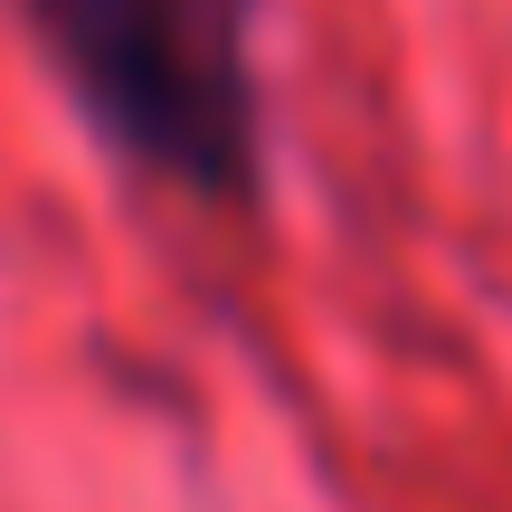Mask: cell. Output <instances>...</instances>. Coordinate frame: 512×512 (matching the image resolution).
<instances>
[{
  "instance_id": "cell-1",
  "label": "cell",
  "mask_w": 512,
  "mask_h": 512,
  "mask_svg": "<svg viewBox=\"0 0 512 512\" xmlns=\"http://www.w3.org/2000/svg\"><path fill=\"white\" fill-rule=\"evenodd\" d=\"M19 29L124 171L190 209H247L266 181V0H19Z\"/></svg>"
}]
</instances>
